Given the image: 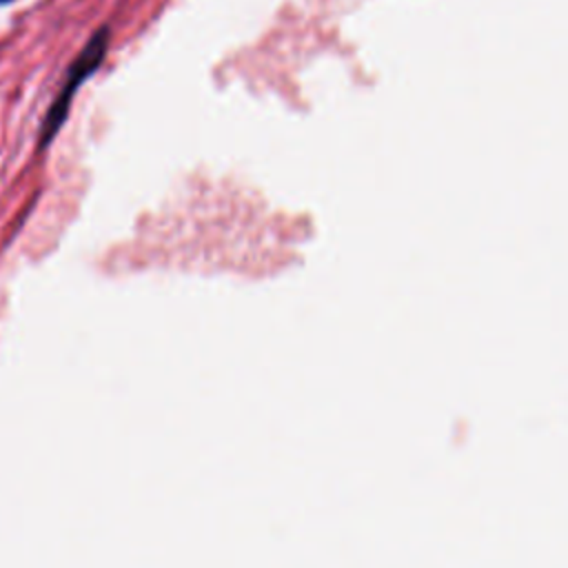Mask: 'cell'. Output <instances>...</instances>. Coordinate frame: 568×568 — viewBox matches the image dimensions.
Returning a JSON list of instances; mask_svg holds the SVG:
<instances>
[{"label":"cell","mask_w":568,"mask_h":568,"mask_svg":"<svg viewBox=\"0 0 568 568\" xmlns=\"http://www.w3.org/2000/svg\"><path fill=\"white\" fill-rule=\"evenodd\" d=\"M109 40H111V29L106 24H102L84 44V49L78 53V58L71 62L69 71H67V80L58 93V98L53 100L44 122H42V133H40V149L49 146V142L55 138V133L60 131V126L64 124L67 115H69V106L71 100L75 95V91L80 89V84L102 64L106 49H109Z\"/></svg>","instance_id":"6da1fadb"},{"label":"cell","mask_w":568,"mask_h":568,"mask_svg":"<svg viewBox=\"0 0 568 568\" xmlns=\"http://www.w3.org/2000/svg\"><path fill=\"white\" fill-rule=\"evenodd\" d=\"M0 2H9V0H0Z\"/></svg>","instance_id":"7a4b0ae2"}]
</instances>
